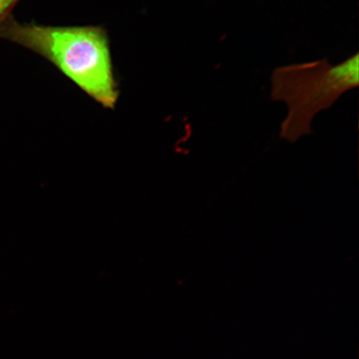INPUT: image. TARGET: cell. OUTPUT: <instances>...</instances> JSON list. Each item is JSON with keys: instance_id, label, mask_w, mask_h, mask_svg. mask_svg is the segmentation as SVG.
Instances as JSON below:
<instances>
[{"instance_id": "cell-1", "label": "cell", "mask_w": 359, "mask_h": 359, "mask_svg": "<svg viewBox=\"0 0 359 359\" xmlns=\"http://www.w3.org/2000/svg\"><path fill=\"white\" fill-rule=\"evenodd\" d=\"M0 39L46 58L102 107L114 109L118 85L109 35L102 27L24 25L11 16L0 25Z\"/></svg>"}, {"instance_id": "cell-2", "label": "cell", "mask_w": 359, "mask_h": 359, "mask_svg": "<svg viewBox=\"0 0 359 359\" xmlns=\"http://www.w3.org/2000/svg\"><path fill=\"white\" fill-rule=\"evenodd\" d=\"M271 98L284 102L288 114L281 123L280 137L294 143L312 133L316 115L330 109L359 83V55L338 65L320 60L278 67L271 75Z\"/></svg>"}, {"instance_id": "cell-3", "label": "cell", "mask_w": 359, "mask_h": 359, "mask_svg": "<svg viewBox=\"0 0 359 359\" xmlns=\"http://www.w3.org/2000/svg\"><path fill=\"white\" fill-rule=\"evenodd\" d=\"M20 0H0V25L11 17L13 8Z\"/></svg>"}]
</instances>
